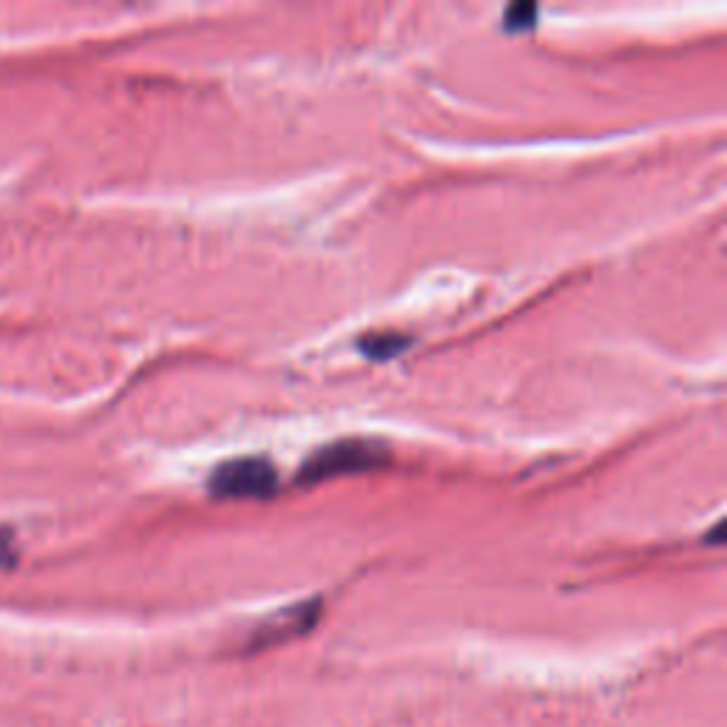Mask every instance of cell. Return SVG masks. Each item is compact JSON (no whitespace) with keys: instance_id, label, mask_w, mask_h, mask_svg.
Instances as JSON below:
<instances>
[{"instance_id":"6da1fadb","label":"cell","mask_w":727,"mask_h":727,"mask_svg":"<svg viewBox=\"0 0 727 727\" xmlns=\"http://www.w3.org/2000/svg\"><path fill=\"white\" fill-rule=\"evenodd\" d=\"M390 463V449L364 438H344L327 447L315 449L299 472L301 483H322L342 475H358V472H372Z\"/></svg>"},{"instance_id":"7a4b0ae2","label":"cell","mask_w":727,"mask_h":727,"mask_svg":"<svg viewBox=\"0 0 727 727\" xmlns=\"http://www.w3.org/2000/svg\"><path fill=\"white\" fill-rule=\"evenodd\" d=\"M210 495L222 500H267L279 486V472L267 458L245 454L214 469L208 481Z\"/></svg>"},{"instance_id":"3957f363","label":"cell","mask_w":727,"mask_h":727,"mask_svg":"<svg viewBox=\"0 0 727 727\" xmlns=\"http://www.w3.org/2000/svg\"><path fill=\"white\" fill-rule=\"evenodd\" d=\"M409 344H413V338L404 336V333L381 330V333H367V336L358 338V353L370 361H390V358L401 356Z\"/></svg>"},{"instance_id":"277c9868","label":"cell","mask_w":727,"mask_h":727,"mask_svg":"<svg viewBox=\"0 0 727 727\" xmlns=\"http://www.w3.org/2000/svg\"><path fill=\"white\" fill-rule=\"evenodd\" d=\"M538 23V7L534 3H511L504 14L506 32H529Z\"/></svg>"},{"instance_id":"5b68a950","label":"cell","mask_w":727,"mask_h":727,"mask_svg":"<svg viewBox=\"0 0 727 727\" xmlns=\"http://www.w3.org/2000/svg\"><path fill=\"white\" fill-rule=\"evenodd\" d=\"M18 554H14V534L9 529H0V566L12 568Z\"/></svg>"},{"instance_id":"8992f818","label":"cell","mask_w":727,"mask_h":727,"mask_svg":"<svg viewBox=\"0 0 727 727\" xmlns=\"http://www.w3.org/2000/svg\"><path fill=\"white\" fill-rule=\"evenodd\" d=\"M711 543L714 545H722V540H725V520H716V526H714V532H711Z\"/></svg>"}]
</instances>
